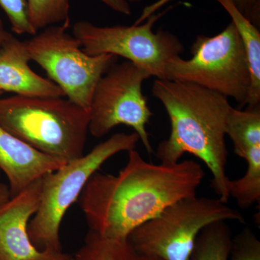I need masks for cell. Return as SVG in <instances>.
Instances as JSON below:
<instances>
[{"label": "cell", "instance_id": "6da1fadb", "mask_svg": "<svg viewBox=\"0 0 260 260\" xmlns=\"http://www.w3.org/2000/svg\"><path fill=\"white\" fill-rule=\"evenodd\" d=\"M205 172L200 164L146 161L135 149L117 175L99 171L79 197L90 231L109 239H127L142 224L179 200L197 196Z\"/></svg>", "mask_w": 260, "mask_h": 260}, {"label": "cell", "instance_id": "7a4b0ae2", "mask_svg": "<svg viewBox=\"0 0 260 260\" xmlns=\"http://www.w3.org/2000/svg\"><path fill=\"white\" fill-rule=\"evenodd\" d=\"M152 93L165 108L171 123L170 135L159 143L156 158L174 164L184 154L194 155L211 173L212 187L219 199L229 203L225 126L232 109L229 99L194 84L169 80H155Z\"/></svg>", "mask_w": 260, "mask_h": 260}, {"label": "cell", "instance_id": "3957f363", "mask_svg": "<svg viewBox=\"0 0 260 260\" xmlns=\"http://www.w3.org/2000/svg\"><path fill=\"white\" fill-rule=\"evenodd\" d=\"M64 97L0 99V126L41 153L69 162L84 155L90 112Z\"/></svg>", "mask_w": 260, "mask_h": 260}, {"label": "cell", "instance_id": "277c9868", "mask_svg": "<svg viewBox=\"0 0 260 260\" xmlns=\"http://www.w3.org/2000/svg\"><path fill=\"white\" fill-rule=\"evenodd\" d=\"M136 133H119L94 147L86 155L67 162L42 177L40 204L28 224L34 245L41 250L60 251L59 232L63 218L79 198L90 177L116 154L136 148Z\"/></svg>", "mask_w": 260, "mask_h": 260}, {"label": "cell", "instance_id": "5b68a950", "mask_svg": "<svg viewBox=\"0 0 260 260\" xmlns=\"http://www.w3.org/2000/svg\"><path fill=\"white\" fill-rule=\"evenodd\" d=\"M220 221L245 223L238 210L218 198L179 200L135 229L128 237L136 250L160 260H190L204 228Z\"/></svg>", "mask_w": 260, "mask_h": 260}, {"label": "cell", "instance_id": "8992f818", "mask_svg": "<svg viewBox=\"0 0 260 260\" xmlns=\"http://www.w3.org/2000/svg\"><path fill=\"white\" fill-rule=\"evenodd\" d=\"M191 54L189 59L179 56L169 61L167 80L194 84L235 99L239 107L246 106L250 72L242 39L232 22L214 37L198 36Z\"/></svg>", "mask_w": 260, "mask_h": 260}, {"label": "cell", "instance_id": "52a82bcc", "mask_svg": "<svg viewBox=\"0 0 260 260\" xmlns=\"http://www.w3.org/2000/svg\"><path fill=\"white\" fill-rule=\"evenodd\" d=\"M68 28L64 25L47 27L25 41V44L30 60L47 72L67 99L89 110L98 82L116 63L118 56L89 55L68 32Z\"/></svg>", "mask_w": 260, "mask_h": 260}, {"label": "cell", "instance_id": "ba28073f", "mask_svg": "<svg viewBox=\"0 0 260 260\" xmlns=\"http://www.w3.org/2000/svg\"><path fill=\"white\" fill-rule=\"evenodd\" d=\"M166 12L149 17L146 23L131 26H98L80 20L73 27V35L89 55L110 54L125 58L157 79L167 80V67L184 52L182 43L172 32L160 28L154 32L157 20Z\"/></svg>", "mask_w": 260, "mask_h": 260}, {"label": "cell", "instance_id": "9c48e42d", "mask_svg": "<svg viewBox=\"0 0 260 260\" xmlns=\"http://www.w3.org/2000/svg\"><path fill=\"white\" fill-rule=\"evenodd\" d=\"M150 77L129 61L113 64L94 90L89 109V133L100 138L124 124L134 129L149 155L153 153L146 129L153 113L143 92V83Z\"/></svg>", "mask_w": 260, "mask_h": 260}, {"label": "cell", "instance_id": "30bf717a", "mask_svg": "<svg viewBox=\"0 0 260 260\" xmlns=\"http://www.w3.org/2000/svg\"><path fill=\"white\" fill-rule=\"evenodd\" d=\"M42 178L0 206V260H64L60 251L41 250L32 244L28 224L40 204Z\"/></svg>", "mask_w": 260, "mask_h": 260}, {"label": "cell", "instance_id": "8fae6325", "mask_svg": "<svg viewBox=\"0 0 260 260\" xmlns=\"http://www.w3.org/2000/svg\"><path fill=\"white\" fill-rule=\"evenodd\" d=\"M65 164L41 153L0 126V171L8 178L11 198Z\"/></svg>", "mask_w": 260, "mask_h": 260}, {"label": "cell", "instance_id": "7c38bea8", "mask_svg": "<svg viewBox=\"0 0 260 260\" xmlns=\"http://www.w3.org/2000/svg\"><path fill=\"white\" fill-rule=\"evenodd\" d=\"M25 41L12 34L0 47V90L25 96L65 97L51 80L34 73Z\"/></svg>", "mask_w": 260, "mask_h": 260}, {"label": "cell", "instance_id": "4fadbf2b", "mask_svg": "<svg viewBox=\"0 0 260 260\" xmlns=\"http://www.w3.org/2000/svg\"><path fill=\"white\" fill-rule=\"evenodd\" d=\"M230 15L245 49L251 85L246 105L247 109L260 107V32L259 29L236 8L230 0H215Z\"/></svg>", "mask_w": 260, "mask_h": 260}, {"label": "cell", "instance_id": "5bb4252c", "mask_svg": "<svg viewBox=\"0 0 260 260\" xmlns=\"http://www.w3.org/2000/svg\"><path fill=\"white\" fill-rule=\"evenodd\" d=\"M74 260H160L143 254L135 249L129 239L103 237L88 232L85 243Z\"/></svg>", "mask_w": 260, "mask_h": 260}, {"label": "cell", "instance_id": "9a60e30c", "mask_svg": "<svg viewBox=\"0 0 260 260\" xmlns=\"http://www.w3.org/2000/svg\"><path fill=\"white\" fill-rule=\"evenodd\" d=\"M225 133L232 141L235 153L244 158L249 150L260 145V107L245 111L232 107Z\"/></svg>", "mask_w": 260, "mask_h": 260}, {"label": "cell", "instance_id": "2e32d148", "mask_svg": "<svg viewBox=\"0 0 260 260\" xmlns=\"http://www.w3.org/2000/svg\"><path fill=\"white\" fill-rule=\"evenodd\" d=\"M243 158L247 162L246 172L239 179H230L229 192L239 208L247 209L260 202V145L249 150Z\"/></svg>", "mask_w": 260, "mask_h": 260}, {"label": "cell", "instance_id": "e0dca14e", "mask_svg": "<svg viewBox=\"0 0 260 260\" xmlns=\"http://www.w3.org/2000/svg\"><path fill=\"white\" fill-rule=\"evenodd\" d=\"M232 239L226 222L207 225L197 239L190 260H229Z\"/></svg>", "mask_w": 260, "mask_h": 260}, {"label": "cell", "instance_id": "ac0fdd59", "mask_svg": "<svg viewBox=\"0 0 260 260\" xmlns=\"http://www.w3.org/2000/svg\"><path fill=\"white\" fill-rule=\"evenodd\" d=\"M28 3L30 23L37 32L51 25L70 26V0H28Z\"/></svg>", "mask_w": 260, "mask_h": 260}, {"label": "cell", "instance_id": "d6986e66", "mask_svg": "<svg viewBox=\"0 0 260 260\" xmlns=\"http://www.w3.org/2000/svg\"><path fill=\"white\" fill-rule=\"evenodd\" d=\"M0 7L9 19L14 34L31 36L37 34L29 18L28 0H0Z\"/></svg>", "mask_w": 260, "mask_h": 260}, {"label": "cell", "instance_id": "ffe728a7", "mask_svg": "<svg viewBox=\"0 0 260 260\" xmlns=\"http://www.w3.org/2000/svg\"><path fill=\"white\" fill-rule=\"evenodd\" d=\"M229 260H260V242L249 228L233 238Z\"/></svg>", "mask_w": 260, "mask_h": 260}, {"label": "cell", "instance_id": "44dd1931", "mask_svg": "<svg viewBox=\"0 0 260 260\" xmlns=\"http://www.w3.org/2000/svg\"><path fill=\"white\" fill-rule=\"evenodd\" d=\"M251 23L259 28L260 0H230Z\"/></svg>", "mask_w": 260, "mask_h": 260}, {"label": "cell", "instance_id": "7402d4cb", "mask_svg": "<svg viewBox=\"0 0 260 260\" xmlns=\"http://www.w3.org/2000/svg\"><path fill=\"white\" fill-rule=\"evenodd\" d=\"M111 9L124 15L132 14L131 6L128 0H100Z\"/></svg>", "mask_w": 260, "mask_h": 260}, {"label": "cell", "instance_id": "603a6c76", "mask_svg": "<svg viewBox=\"0 0 260 260\" xmlns=\"http://www.w3.org/2000/svg\"><path fill=\"white\" fill-rule=\"evenodd\" d=\"M9 186L0 181V206L10 199Z\"/></svg>", "mask_w": 260, "mask_h": 260}, {"label": "cell", "instance_id": "cb8c5ba5", "mask_svg": "<svg viewBox=\"0 0 260 260\" xmlns=\"http://www.w3.org/2000/svg\"><path fill=\"white\" fill-rule=\"evenodd\" d=\"M11 35V32L8 31V30L5 29L3 21L0 19V47L4 44L5 41Z\"/></svg>", "mask_w": 260, "mask_h": 260}, {"label": "cell", "instance_id": "d4e9b609", "mask_svg": "<svg viewBox=\"0 0 260 260\" xmlns=\"http://www.w3.org/2000/svg\"><path fill=\"white\" fill-rule=\"evenodd\" d=\"M129 3H138V2L141 1V0H128Z\"/></svg>", "mask_w": 260, "mask_h": 260}, {"label": "cell", "instance_id": "484cf974", "mask_svg": "<svg viewBox=\"0 0 260 260\" xmlns=\"http://www.w3.org/2000/svg\"><path fill=\"white\" fill-rule=\"evenodd\" d=\"M64 260H74V259H73V257H71V256H69L68 258H67V259H65Z\"/></svg>", "mask_w": 260, "mask_h": 260}, {"label": "cell", "instance_id": "4316f807", "mask_svg": "<svg viewBox=\"0 0 260 260\" xmlns=\"http://www.w3.org/2000/svg\"><path fill=\"white\" fill-rule=\"evenodd\" d=\"M1 94H3V91H2L1 90H0V95H1Z\"/></svg>", "mask_w": 260, "mask_h": 260}, {"label": "cell", "instance_id": "83f0119b", "mask_svg": "<svg viewBox=\"0 0 260 260\" xmlns=\"http://www.w3.org/2000/svg\"><path fill=\"white\" fill-rule=\"evenodd\" d=\"M0 172H1V171H0Z\"/></svg>", "mask_w": 260, "mask_h": 260}]
</instances>
